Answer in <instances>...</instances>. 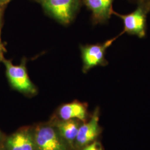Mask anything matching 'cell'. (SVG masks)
I'll list each match as a JSON object with an SVG mask.
<instances>
[{
  "label": "cell",
  "mask_w": 150,
  "mask_h": 150,
  "mask_svg": "<svg viewBox=\"0 0 150 150\" xmlns=\"http://www.w3.org/2000/svg\"><path fill=\"white\" fill-rule=\"evenodd\" d=\"M99 111L95 110L91 120L80 126L75 144L78 147H84L93 142L100 133L98 125Z\"/></svg>",
  "instance_id": "52a82bcc"
},
{
  "label": "cell",
  "mask_w": 150,
  "mask_h": 150,
  "mask_svg": "<svg viewBox=\"0 0 150 150\" xmlns=\"http://www.w3.org/2000/svg\"><path fill=\"white\" fill-rule=\"evenodd\" d=\"M122 35L123 33L121 32L117 36L102 43L81 45L80 48L82 62V72L86 74L95 67L108 65V62L105 58L107 48Z\"/></svg>",
  "instance_id": "3957f363"
},
{
  "label": "cell",
  "mask_w": 150,
  "mask_h": 150,
  "mask_svg": "<svg viewBox=\"0 0 150 150\" xmlns=\"http://www.w3.org/2000/svg\"><path fill=\"white\" fill-rule=\"evenodd\" d=\"M80 126L78 120L72 119L58 122L56 129L64 141L72 146L75 143Z\"/></svg>",
  "instance_id": "30bf717a"
},
{
  "label": "cell",
  "mask_w": 150,
  "mask_h": 150,
  "mask_svg": "<svg viewBox=\"0 0 150 150\" xmlns=\"http://www.w3.org/2000/svg\"><path fill=\"white\" fill-rule=\"evenodd\" d=\"M6 6L0 5V64L2 62V61L5 58L4 54L6 52L5 46L2 43L1 39V31L4 24V15Z\"/></svg>",
  "instance_id": "8fae6325"
},
{
  "label": "cell",
  "mask_w": 150,
  "mask_h": 150,
  "mask_svg": "<svg viewBox=\"0 0 150 150\" xmlns=\"http://www.w3.org/2000/svg\"><path fill=\"white\" fill-rule=\"evenodd\" d=\"M59 115L62 120L75 119L84 121L87 115V105L78 101L65 103L59 107Z\"/></svg>",
  "instance_id": "9c48e42d"
},
{
  "label": "cell",
  "mask_w": 150,
  "mask_h": 150,
  "mask_svg": "<svg viewBox=\"0 0 150 150\" xmlns=\"http://www.w3.org/2000/svg\"><path fill=\"white\" fill-rule=\"evenodd\" d=\"M83 148L82 150H103L102 145L97 141H93Z\"/></svg>",
  "instance_id": "4fadbf2b"
},
{
  "label": "cell",
  "mask_w": 150,
  "mask_h": 150,
  "mask_svg": "<svg viewBox=\"0 0 150 150\" xmlns=\"http://www.w3.org/2000/svg\"><path fill=\"white\" fill-rule=\"evenodd\" d=\"M11 0H0V5L6 6H7V5L11 1Z\"/></svg>",
  "instance_id": "5bb4252c"
},
{
  "label": "cell",
  "mask_w": 150,
  "mask_h": 150,
  "mask_svg": "<svg viewBox=\"0 0 150 150\" xmlns=\"http://www.w3.org/2000/svg\"><path fill=\"white\" fill-rule=\"evenodd\" d=\"M2 63L5 67L6 77L11 87L25 95L32 96L38 93V89L30 80L27 73V59L23 57L18 65L10 59L4 58Z\"/></svg>",
  "instance_id": "6da1fadb"
},
{
  "label": "cell",
  "mask_w": 150,
  "mask_h": 150,
  "mask_svg": "<svg viewBox=\"0 0 150 150\" xmlns=\"http://www.w3.org/2000/svg\"><path fill=\"white\" fill-rule=\"evenodd\" d=\"M114 0H82L83 3L91 12L93 25L104 24L113 15Z\"/></svg>",
  "instance_id": "8992f818"
},
{
  "label": "cell",
  "mask_w": 150,
  "mask_h": 150,
  "mask_svg": "<svg viewBox=\"0 0 150 150\" xmlns=\"http://www.w3.org/2000/svg\"><path fill=\"white\" fill-rule=\"evenodd\" d=\"M133 1L136 2L137 6H139L148 13L150 12V0H133Z\"/></svg>",
  "instance_id": "7c38bea8"
},
{
  "label": "cell",
  "mask_w": 150,
  "mask_h": 150,
  "mask_svg": "<svg viewBox=\"0 0 150 150\" xmlns=\"http://www.w3.org/2000/svg\"><path fill=\"white\" fill-rule=\"evenodd\" d=\"M33 135L36 150H68L67 144L53 127H40Z\"/></svg>",
  "instance_id": "5b68a950"
},
{
  "label": "cell",
  "mask_w": 150,
  "mask_h": 150,
  "mask_svg": "<svg viewBox=\"0 0 150 150\" xmlns=\"http://www.w3.org/2000/svg\"><path fill=\"white\" fill-rule=\"evenodd\" d=\"M6 150H36L33 134L23 129L11 134L6 139Z\"/></svg>",
  "instance_id": "ba28073f"
},
{
  "label": "cell",
  "mask_w": 150,
  "mask_h": 150,
  "mask_svg": "<svg viewBox=\"0 0 150 150\" xmlns=\"http://www.w3.org/2000/svg\"><path fill=\"white\" fill-rule=\"evenodd\" d=\"M148 12L143 8L137 6L136 10L128 14H121L113 11V15L119 17L123 22L122 33L136 36L143 38L146 35L147 15Z\"/></svg>",
  "instance_id": "277c9868"
},
{
  "label": "cell",
  "mask_w": 150,
  "mask_h": 150,
  "mask_svg": "<svg viewBox=\"0 0 150 150\" xmlns=\"http://www.w3.org/2000/svg\"><path fill=\"white\" fill-rule=\"evenodd\" d=\"M48 16L59 23L69 25L75 19L82 0H35Z\"/></svg>",
  "instance_id": "7a4b0ae2"
},
{
  "label": "cell",
  "mask_w": 150,
  "mask_h": 150,
  "mask_svg": "<svg viewBox=\"0 0 150 150\" xmlns=\"http://www.w3.org/2000/svg\"><path fill=\"white\" fill-rule=\"evenodd\" d=\"M1 139H2V134H1V132L0 131V141H1Z\"/></svg>",
  "instance_id": "9a60e30c"
}]
</instances>
